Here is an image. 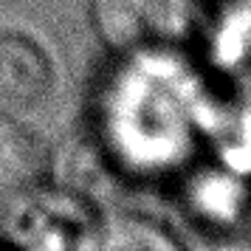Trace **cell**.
I'll use <instances>...</instances> for the list:
<instances>
[{
  "label": "cell",
  "instance_id": "obj_1",
  "mask_svg": "<svg viewBox=\"0 0 251 251\" xmlns=\"http://www.w3.org/2000/svg\"><path fill=\"white\" fill-rule=\"evenodd\" d=\"M93 220L85 192L40 181L0 215V251H79Z\"/></svg>",
  "mask_w": 251,
  "mask_h": 251
},
{
  "label": "cell",
  "instance_id": "obj_2",
  "mask_svg": "<svg viewBox=\"0 0 251 251\" xmlns=\"http://www.w3.org/2000/svg\"><path fill=\"white\" fill-rule=\"evenodd\" d=\"M88 23L116 57L170 54L195 28V0H85Z\"/></svg>",
  "mask_w": 251,
  "mask_h": 251
},
{
  "label": "cell",
  "instance_id": "obj_3",
  "mask_svg": "<svg viewBox=\"0 0 251 251\" xmlns=\"http://www.w3.org/2000/svg\"><path fill=\"white\" fill-rule=\"evenodd\" d=\"M57 85L54 59L34 37L0 28V116L23 119L48 102Z\"/></svg>",
  "mask_w": 251,
  "mask_h": 251
},
{
  "label": "cell",
  "instance_id": "obj_4",
  "mask_svg": "<svg viewBox=\"0 0 251 251\" xmlns=\"http://www.w3.org/2000/svg\"><path fill=\"white\" fill-rule=\"evenodd\" d=\"M46 175L48 155L40 138L17 119L0 116V215Z\"/></svg>",
  "mask_w": 251,
  "mask_h": 251
},
{
  "label": "cell",
  "instance_id": "obj_5",
  "mask_svg": "<svg viewBox=\"0 0 251 251\" xmlns=\"http://www.w3.org/2000/svg\"><path fill=\"white\" fill-rule=\"evenodd\" d=\"M79 251H183V246L155 217L110 212L93 220Z\"/></svg>",
  "mask_w": 251,
  "mask_h": 251
}]
</instances>
